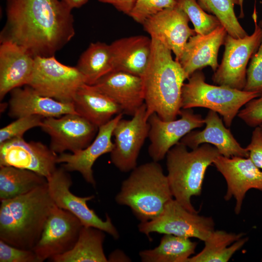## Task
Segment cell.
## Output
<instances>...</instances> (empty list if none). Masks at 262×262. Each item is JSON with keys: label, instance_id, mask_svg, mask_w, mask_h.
I'll list each match as a JSON object with an SVG mask.
<instances>
[{"label": "cell", "instance_id": "7c38bea8", "mask_svg": "<svg viewBox=\"0 0 262 262\" xmlns=\"http://www.w3.org/2000/svg\"><path fill=\"white\" fill-rule=\"evenodd\" d=\"M83 225L68 211L55 205L33 250L40 262L63 254L73 248Z\"/></svg>", "mask_w": 262, "mask_h": 262}, {"label": "cell", "instance_id": "603a6c76", "mask_svg": "<svg viewBox=\"0 0 262 262\" xmlns=\"http://www.w3.org/2000/svg\"><path fill=\"white\" fill-rule=\"evenodd\" d=\"M10 93L8 115L13 118L33 115L58 117L67 114H77L73 103L42 96L27 85L15 88Z\"/></svg>", "mask_w": 262, "mask_h": 262}, {"label": "cell", "instance_id": "60d3db41", "mask_svg": "<svg viewBox=\"0 0 262 262\" xmlns=\"http://www.w3.org/2000/svg\"><path fill=\"white\" fill-rule=\"evenodd\" d=\"M239 0V5L240 7V13L239 17L243 18L244 17V13L243 11V1L244 0Z\"/></svg>", "mask_w": 262, "mask_h": 262}, {"label": "cell", "instance_id": "83f0119b", "mask_svg": "<svg viewBox=\"0 0 262 262\" xmlns=\"http://www.w3.org/2000/svg\"><path fill=\"white\" fill-rule=\"evenodd\" d=\"M196 246L189 238L165 234L158 246L141 251L139 255L143 262H186Z\"/></svg>", "mask_w": 262, "mask_h": 262}, {"label": "cell", "instance_id": "ffe728a7", "mask_svg": "<svg viewBox=\"0 0 262 262\" xmlns=\"http://www.w3.org/2000/svg\"><path fill=\"white\" fill-rule=\"evenodd\" d=\"M34 66V57L11 41L0 42V99L15 88L27 85Z\"/></svg>", "mask_w": 262, "mask_h": 262}, {"label": "cell", "instance_id": "f546056e", "mask_svg": "<svg viewBox=\"0 0 262 262\" xmlns=\"http://www.w3.org/2000/svg\"><path fill=\"white\" fill-rule=\"evenodd\" d=\"M76 67L85 78L86 84H94L114 70L110 45L100 42L91 43L80 56Z\"/></svg>", "mask_w": 262, "mask_h": 262}, {"label": "cell", "instance_id": "d6986e66", "mask_svg": "<svg viewBox=\"0 0 262 262\" xmlns=\"http://www.w3.org/2000/svg\"><path fill=\"white\" fill-rule=\"evenodd\" d=\"M93 85L113 100L123 114L132 116L145 103L141 77L114 70Z\"/></svg>", "mask_w": 262, "mask_h": 262}, {"label": "cell", "instance_id": "d4e9b609", "mask_svg": "<svg viewBox=\"0 0 262 262\" xmlns=\"http://www.w3.org/2000/svg\"><path fill=\"white\" fill-rule=\"evenodd\" d=\"M73 103L78 115L98 128L110 121L114 115L122 113L120 107L110 98L86 83L78 89Z\"/></svg>", "mask_w": 262, "mask_h": 262}, {"label": "cell", "instance_id": "5b68a950", "mask_svg": "<svg viewBox=\"0 0 262 262\" xmlns=\"http://www.w3.org/2000/svg\"><path fill=\"white\" fill-rule=\"evenodd\" d=\"M220 155L218 149L209 144H201L189 151L180 142L167 153L166 176L172 195L187 210L198 213L191 198L201 194L206 170Z\"/></svg>", "mask_w": 262, "mask_h": 262}, {"label": "cell", "instance_id": "6da1fadb", "mask_svg": "<svg viewBox=\"0 0 262 262\" xmlns=\"http://www.w3.org/2000/svg\"><path fill=\"white\" fill-rule=\"evenodd\" d=\"M0 42L16 43L33 57H49L74 36L72 9L61 0H5Z\"/></svg>", "mask_w": 262, "mask_h": 262}, {"label": "cell", "instance_id": "8fae6325", "mask_svg": "<svg viewBox=\"0 0 262 262\" xmlns=\"http://www.w3.org/2000/svg\"><path fill=\"white\" fill-rule=\"evenodd\" d=\"M144 103L130 120L123 118L116 124L113 133L114 147L110 153L111 163L120 171L128 172L137 166L140 150L149 131Z\"/></svg>", "mask_w": 262, "mask_h": 262}, {"label": "cell", "instance_id": "cb8c5ba5", "mask_svg": "<svg viewBox=\"0 0 262 262\" xmlns=\"http://www.w3.org/2000/svg\"><path fill=\"white\" fill-rule=\"evenodd\" d=\"M110 46L114 70L143 76L151 53V38L142 35L126 37Z\"/></svg>", "mask_w": 262, "mask_h": 262}, {"label": "cell", "instance_id": "5bb4252c", "mask_svg": "<svg viewBox=\"0 0 262 262\" xmlns=\"http://www.w3.org/2000/svg\"><path fill=\"white\" fill-rule=\"evenodd\" d=\"M180 115L179 119L165 121L154 113L148 118L150 126L148 152L153 161L163 160L169 149L185 135L205 124V119L195 114L192 109H181Z\"/></svg>", "mask_w": 262, "mask_h": 262}, {"label": "cell", "instance_id": "ac0fdd59", "mask_svg": "<svg viewBox=\"0 0 262 262\" xmlns=\"http://www.w3.org/2000/svg\"><path fill=\"white\" fill-rule=\"evenodd\" d=\"M123 113L119 114L105 124L98 127V133L92 143L85 148L71 153H63L58 155V164L68 172L77 171L84 180L95 187L96 182L92 167L96 161L101 155L110 153L114 148L112 141L114 130L122 118Z\"/></svg>", "mask_w": 262, "mask_h": 262}, {"label": "cell", "instance_id": "f1b7e54d", "mask_svg": "<svg viewBox=\"0 0 262 262\" xmlns=\"http://www.w3.org/2000/svg\"><path fill=\"white\" fill-rule=\"evenodd\" d=\"M47 182L45 177L32 171L0 166V200L25 194Z\"/></svg>", "mask_w": 262, "mask_h": 262}, {"label": "cell", "instance_id": "277c9868", "mask_svg": "<svg viewBox=\"0 0 262 262\" xmlns=\"http://www.w3.org/2000/svg\"><path fill=\"white\" fill-rule=\"evenodd\" d=\"M173 198L162 167L153 161L131 171L122 182L115 200L130 207L140 222H146L157 217Z\"/></svg>", "mask_w": 262, "mask_h": 262}, {"label": "cell", "instance_id": "484cf974", "mask_svg": "<svg viewBox=\"0 0 262 262\" xmlns=\"http://www.w3.org/2000/svg\"><path fill=\"white\" fill-rule=\"evenodd\" d=\"M105 232L100 229L82 226L78 239L72 249L49 259L53 262H106L103 250Z\"/></svg>", "mask_w": 262, "mask_h": 262}, {"label": "cell", "instance_id": "9a60e30c", "mask_svg": "<svg viewBox=\"0 0 262 262\" xmlns=\"http://www.w3.org/2000/svg\"><path fill=\"white\" fill-rule=\"evenodd\" d=\"M58 155L40 142L16 138L0 144V166L32 171L46 179L57 168Z\"/></svg>", "mask_w": 262, "mask_h": 262}, {"label": "cell", "instance_id": "8d00e7d4", "mask_svg": "<svg viewBox=\"0 0 262 262\" xmlns=\"http://www.w3.org/2000/svg\"><path fill=\"white\" fill-rule=\"evenodd\" d=\"M245 106L239 111L238 116L251 127L262 124V95L251 99Z\"/></svg>", "mask_w": 262, "mask_h": 262}, {"label": "cell", "instance_id": "b9f144b4", "mask_svg": "<svg viewBox=\"0 0 262 262\" xmlns=\"http://www.w3.org/2000/svg\"><path fill=\"white\" fill-rule=\"evenodd\" d=\"M260 127L262 128V124H261V125L260 126Z\"/></svg>", "mask_w": 262, "mask_h": 262}, {"label": "cell", "instance_id": "4316f807", "mask_svg": "<svg viewBox=\"0 0 262 262\" xmlns=\"http://www.w3.org/2000/svg\"><path fill=\"white\" fill-rule=\"evenodd\" d=\"M245 233L214 230L204 241L203 249L186 262H227L247 242Z\"/></svg>", "mask_w": 262, "mask_h": 262}, {"label": "cell", "instance_id": "30bf717a", "mask_svg": "<svg viewBox=\"0 0 262 262\" xmlns=\"http://www.w3.org/2000/svg\"><path fill=\"white\" fill-rule=\"evenodd\" d=\"M68 172L61 166L47 178L49 191L55 205L72 213L83 226L100 229L117 240L119 233L109 215L106 214L105 220H103L88 207L87 201L94 196H78L70 191L72 180Z\"/></svg>", "mask_w": 262, "mask_h": 262}, {"label": "cell", "instance_id": "836d02e7", "mask_svg": "<svg viewBox=\"0 0 262 262\" xmlns=\"http://www.w3.org/2000/svg\"><path fill=\"white\" fill-rule=\"evenodd\" d=\"M44 117L40 115H27L16 118V120L0 130V144L5 141L23 137L27 131L40 127Z\"/></svg>", "mask_w": 262, "mask_h": 262}, {"label": "cell", "instance_id": "7bdbcfd3", "mask_svg": "<svg viewBox=\"0 0 262 262\" xmlns=\"http://www.w3.org/2000/svg\"></svg>", "mask_w": 262, "mask_h": 262}, {"label": "cell", "instance_id": "52a82bcc", "mask_svg": "<svg viewBox=\"0 0 262 262\" xmlns=\"http://www.w3.org/2000/svg\"><path fill=\"white\" fill-rule=\"evenodd\" d=\"M84 83L85 79L76 66L60 63L54 56H37L27 85L42 96L73 103L76 93Z\"/></svg>", "mask_w": 262, "mask_h": 262}, {"label": "cell", "instance_id": "4fadbf2b", "mask_svg": "<svg viewBox=\"0 0 262 262\" xmlns=\"http://www.w3.org/2000/svg\"><path fill=\"white\" fill-rule=\"evenodd\" d=\"M40 127L50 136L51 149L59 154L66 150L73 153L85 148L95 139L98 130L77 114L44 118Z\"/></svg>", "mask_w": 262, "mask_h": 262}, {"label": "cell", "instance_id": "74e56055", "mask_svg": "<svg viewBox=\"0 0 262 262\" xmlns=\"http://www.w3.org/2000/svg\"><path fill=\"white\" fill-rule=\"evenodd\" d=\"M246 148L250 159L262 171V129L260 126L255 128Z\"/></svg>", "mask_w": 262, "mask_h": 262}, {"label": "cell", "instance_id": "1f68e13d", "mask_svg": "<svg viewBox=\"0 0 262 262\" xmlns=\"http://www.w3.org/2000/svg\"><path fill=\"white\" fill-rule=\"evenodd\" d=\"M175 0L177 6L186 13L193 23L196 34H208L221 25L215 16L208 14L203 10L196 0Z\"/></svg>", "mask_w": 262, "mask_h": 262}, {"label": "cell", "instance_id": "e0dca14e", "mask_svg": "<svg viewBox=\"0 0 262 262\" xmlns=\"http://www.w3.org/2000/svg\"><path fill=\"white\" fill-rule=\"evenodd\" d=\"M189 21L186 13L176 5L150 16L142 25L150 38L170 49L179 62L188 39L196 34L194 29L189 26Z\"/></svg>", "mask_w": 262, "mask_h": 262}, {"label": "cell", "instance_id": "ab89813d", "mask_svg": "<svg viewBox=\"0 0 262 262\" xmlns=\"http://www.w3.org/2000/svg\"><path fill=\"white\" fill-rule=\"evenodd\" d=\"M72 10L76 8H80L86 3L88 0H61Z\"/></svg>", "mask_w": 262, "mask_h": 262}, {"label": "cell", "instance_id": "44dd1931", "mask_svg": "<svg viewBox=\"0 0 262 262\" xmlns=\"http://www.w3.org/2000/svg\"><path fill=\"white\" fill-rule=\"evenodd\" d=\"M204 119L205 128L203 130H193L180 142L192 149L203 144H211L218 149L220 155L226 157H249L246 147L240 145L230 130L224 125L217 113L209 110Z\"/></svg>", "mask_w": 262, "mask_h": 262}, {"label": "cell", "instance_id": "7a4b0ae2", "mask_svg": "<svg viewBox=\"0 0 262 262\" xmlns=\"http://www.w3.org/2000/svg\"><path fill=\"white\" fill-rule=\"evenodd\" d=\"M151 39L149 61L141 77L147 118L156 113L162 119H177L181 109V90L188 77L172 51Z\"/></svg>", "mask_w": 262, "mask_h": 262}, {"label": "cell", "instance_id": "d590c367", "mask_svg": "<svg viewBox=\"0 0 262 262\" xmlns=\"http://www.w3.org/2000/svg\"><path fill=\"white\" fill-rule=\"evenodd\" d=\"M0 262H40L33 249L18 248L0 240Z\"/></svg>", "mask_w": 262, "mask_h": 262}, {"label": "cell", "instance_id": "9c48e42d", "mask_svg": "<svg viewBox=\"0 0 262 262\" xmlns=\"http://www.w3.org/2000/svg\"><path fill=\"white\" fill-rule=\"evenodd\" d=\"M197 213L187 210L173 198L157 217L140 222L138 230L149 238L151 233L156 232L196 238L204 242L215 230L214 222L212 217Z\"/></svg>", "mask_w": 262, "mask_h": 262}, {"label": "cell", "instance_id": "ba28073f", "mask_svg": "<svg viewBox=\"0 0 262 262\" xmlns=\"http://www.w3.org/2000/svg\"><path fill=\"white\" fill-rule=\"evenodd\" d=\"M252 18L255 28L251 35L237 38L227 35L222 61L212 76L215 84L244 89L248 63L258 50L262 39V29L258 23L255 6Z\"/></svg>", "mask_w": 262, "mask_h": 262}, {"label": "cell", "instance_id": "7402d4cb", "mask_svg": "<svg viewBox=\"0 0 262 262\" xmlns=\"http://www.w3.org/2000/svg\"><path fill=\"white\" fill-rule=\"evenodd\" d=\"M227 34L221 25L208 34H196L188 39L179 61L188 78L195 71L207 66L213 72L216 71L219 66V49Z\"/></svg>", "mask_w": 262, "mask_h": 262}, {"label": "cell", "instance_id": "2e32d148", "mask_svg": "<svg viewBox=\"0 0 262 262\" xmlns=\"http://www.w3.org/2000/svg\"><path fill=\"white\" fill-rule=\"evenodd\" d=\"M213 164L226 180L227 189L224 199L235 200L234 212L239 214L246 192L251 189L262 191V171L248 157H226L221 155Z\"/></svg>", "mask_w": 262, "mask_h": 262}, {"label": "cell", "instance_id": "8992f818", "mask_svg": "<svg viewBox=\"0 0 262 262\" xmlns=\"http://www.w3.org/2000/svg\"><path fill=\"white\" fill-rule=\"evenodd\" d=\"M187 80L182 88L181 109H209L222 116L227 127L231 125L241 107L261 96L257 92L209 84L201 70L195 71Z\"/></svg>", "mask_w": 262, "mask_h": 262}, {"label": "cell", "instance_id": "4dcf8cb0", "mask_svg": "<svg viewBox=\"0 0 262 262\" xmlns=\"http://www.w3.org/2000/svg\"><path fill=\"white\" fill-rule=\"evenodd\" d=\"M196 1L203 10L218 18L228 34L236 38L247 35L235 14L234 7L235 4L239 5L238 0H196Z\"/></svg>", "mask_w": 262, "mask_h": 262}, {"label": "cell", "instance_id": "f35d334b", "mask_svg": "<svg viewBox=\"0 0 262 262\" xmlns=\"http://www.w3.org/2000/svg\"><path fill=\"white\" fill-rule=\"evenodd\" d=\"M136 0H98V1L113 5L117 10L129 15Z\"/></svg>", "mask_w": 262, "mask_h": 262}, {"label": "cell", "instance_id": "d6a6232c", "mask_svg": "<svg viewBox=\"0 0 262 262\" xmlns=\"http://www.w3.org/2000/svg\"><path fill=\"white\" fill-rule=\"evenodd\" d=\"M176 5L175 0H136L129 16L142 25L150 16Z\"/></svg>", "mask_w": 262, "mask_h": 262}, {"label": "cell", "instance_id": "3957f363", "mask_svg": "<svg viewBox=\"0 0 262 262\" xmlns=\"http://www.w3.org/2000/svg\"><path fill=\"white\" fill-rule=\"evenodd\" d=\"M0 203V240L18 248L33 249L55 205L48 182Z\"/></svg>", "mask_w": 262, "mask_h": 262}, {"label": "cell", "instance_id": "e575fe53", "mask_svg": "<svg viewBox=\"0 0 262 262\" xmlns=\"http://www.w3.org/2000/svg\"><path fill=\"white\" fill-rule=\"evenodd\" d=\"M259 24L262 29V20ZM243 90L257 92L262 95V39L247 68L246 83Z\"/></svg>", "mask_w": 262, "mask_h": 262}]
</instances>
